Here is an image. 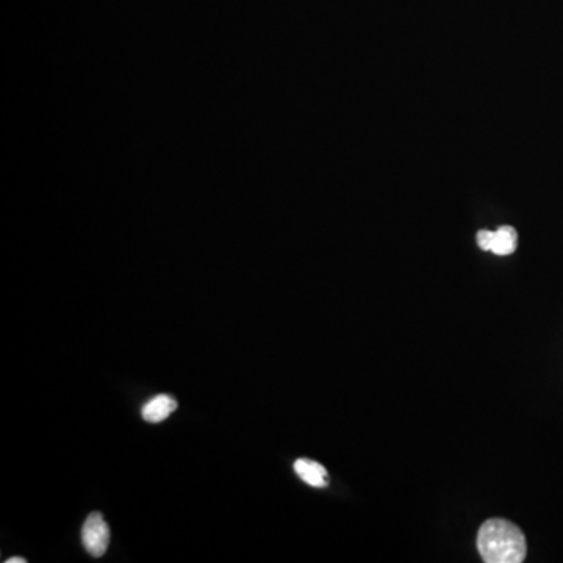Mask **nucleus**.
<instances>
[{
    "label": "nucleus",
    "mask_w": 563,
    "mask_h": 563,
    "mask_svg": "<svg viewBox=\"0 0 563 563\" xmlns=\"http://www.w3.org/2000/svg\"><path fill=\"white\" fill-rule=\"evenodd\" d=\"M477 549L487 563H521L528 553L521 529L503 518H492L482 524L477 534Z\"/></svg>",
    "instance_id": "obj_1"
},
{
    "label": "nucleus",
    "mask_w": 563,
    "mask_h": 563,
    "mask_svg": "<svg viewBox=\"0 0 563 563\" xmlns=\"http://www.w3.org/2000/svg\"><path fill=\"white\" fill-rule=\"evenodd\" d=\"M82 542L90 556L102 557L107 553L108 543H110V528L101 513H91L83 524Z\"/></svg>",
    "instance_id": "obj_2"
},
{
    "label": "nucleus",
    "mask_w": 563,
    "mask_h": 563,
    "mask_svg": "<svg viewBox=\"0 0 563 563\" xmlns=\"http://www.w3.org/2000/svg\"><path fill=\"white\" fill-rule=\"evenodd\" d=\"M176 409L177 401L173 396L157 395L144 404L141 415L148 423H162Z\"/></svg>",
    "instance_id": "obj_3"
},
{
    "label": "nucleus",
    "mask_w": 563,
    "mask_h": 563,
    "mask_svg": "<svg viewBox=\"0 0 563 563\" xmlns=\"http://www.w3.org/2000/svg\"><path fill=\"white\" fill-rule=\"evenodd\" d=\"M295 471L305 484L310 487L324 488L329 485L326 468L321 463L310 459H299L295 462Z\"/></svg>",
    "instance_id": "obj_4"
},
{
    "label": "nucleus",
    "mask_w": 563,
    "mask_h": 563,
    "mask_svg": "<svg viewBox=\"0 0 563 563\" xmlns=\"http://www.w3.org/2000/svg\"><path fill=\"white\" fill-rule=\"evenodd\" d=\"M518 244L517 230L512 226L499 227L493 232L492 246L490 251L496 255H510L515 252Z\"/></svg>",
    "instance_id": "obj_5"
},
{
    "label": "nucleus",
    "mask_w": 563,
    "mask_h": 563,
    "mask_svg": "<svg viewBox=\"0 0 563 563\" xmlns=\"http://www.w3.org/2000/svg\"><path fill=\"white\" fill-rule=\"evenodd\" d=\"M492 230H479L477 232V244L482 251H490V246H492Z\"/></svg>",
    "instance_id": "obj_6"
},
{
    "label": "nucleus",
    "mask_w": 563,
    "mask_h": 563,
    "mask_svg": "<svg viewBox=\"0 0 563 563\" xmlns=\"http://www.w3.org/2000/svg\"><path fill=\"white\" fill-rule=\"evenodd\" d=\"M7 563H26V559H22V557H13V559H8Z\"/></svg>",
    "instance_id": "obj_7"
}]
</instances>
